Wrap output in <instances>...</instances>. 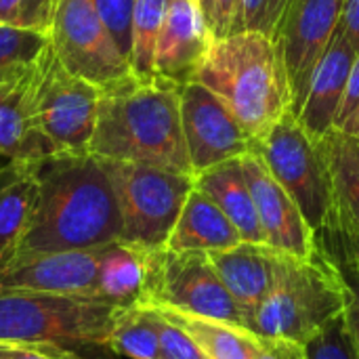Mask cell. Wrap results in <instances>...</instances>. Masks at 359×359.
Masks as SVG:
<instances>
[{
    "label": "cell",
    "instance_id": "10",
    "mask_svg": "<svg viewBox=\"0 0 359 359\" xmlns=\"http://www.w3.org/2000/svg\"><path fill=\"white\" fill-rule=\"evenodd\" d=\"M50 50L74 76L107 88L133 76L130 63L95 13L90 0H57Z\"/></svg>",
    "mask_w": 359,
    "mask_h": 359
},
{
    "label": "cell",
    "instance_id": "18",
    "mask_svg": "<svg viewBox=\"0 0 359 359\" xmlns=\"http://www.w3.org/2000/svg\"><path fill=\"white\" fill-rule=\"evenodd\" d=\"M32 72L0 95V156L23 164L59 154L40 130L34 111Z\"/></svg>",
    "mask_w": 359,
    "mask_h": 359
},
{
    "label": "cell",
    "instance_id": "3",
    "mask_svg": "<svg viewBox=\"0 0 359 359\" xmlns=\"http://www.w3.org/2000/svg\"><path fill=\"white\" fill-rule=\"evenodd\" d=\"M194 82L206 86L227 105L252 143L292 111V93L280 46L271 36L259 32L212 40Z\"/></svg>",
    "mask_w": 359,
    "mask_h": 359
},
{
    "label": "cell",
    "instance_id": "16",
    "mask_svg": "<svg viewBox=\"0 0 359 359\" xmlns=\"http://www.w3.org/2000/svg\"><path fill=\"white\" fill-rule=\"evenodd\" d=\"M355 57L358 50L351 46L339 25L328 42V48L316 65L307 97L297 114L299 124L311 139L322 141L334 128Z\"/></svg>",
    "mask_w": 359,
    "mask_h": 359
},
{
    "label": "cell",
    "instance_id": "40",
    "mask_svg": "<svg viewBox=\"0 0 359 359\" xmlns=\"http://www.w3.org/2000/svg\"><path fill=\"white\" fill-rule=\"evenodd\" d=\"M196 2H198V6H200L202 15H204V19H206V25H208V17H210V4H212V0H196Z\"/></svg>",
    "mask_w": 359,
    "mask_h": 359
},
{
    "label": "cell",
    "instance_id": "42",
    "mask_svg": "<svg viewBox=\"0 0 359 359\" xmlns=\"http://www.w3.org/2000/svg\"><path fill=\"white\" fill-rule=\"evenodd\" d=\"M4 90H6V88H0V95H2V93H4Z\"/></svg>",
    "mask_w": 359,
    "mask_h": 359
},
{
    "label": "cell",
    "instance_id": "27",
    "mask_svg": "<svg viewBox=\"0 0 359 359\" xmlns=\"http://www.w3.org/2000/svg\"><path fill=\"white\" fill-rule=\"evenodd\" d=\"M48 44L50 40L46 34L0 25V88H8L25 78Z\"/></svg>",
    "mask_w": 359,
    "mask_h": 359
},
{
    "label": "cell",
    "instance_id": "26",
    "mask_svg": "<svg viewBox=\"0 0 359 359\" xmlns=\"http://www.w3.org/2000/svg\"><path fill=\"white\" fill-rule=\"evenodd\" d=\"M170 0H135L130 27V72L137 80L156 78V48Z\"/></svg>",
    "mask_w": 359,
    "mask_h": 359
},
{
    "label": "cell",
    "instance_id": "37",
    "mask_svg": "<svg viewBox=\"0 0 359 359\" xmlns=\"http://www.w3.org/2000/svg\"><path fill=\"white\" fill-rule=\"evenodd\" d=\"M341 29L359 53V0H343L341 11Z\"/></svg>",
    "mask_w": 359,
    "mask_h": 359
},
{
    "label": "cell",
    "instance_id": "15",
    "mask_svg": "<svg viewBox=\"0 0 359 359\" xmlns=\"http://www.w3.org/2000/svg\"><path fill=\"white\" fill-rule=\"evenodd\" d=\"M212 40L196 0H170L156 48V76L177 86L194 82Z\"/></svg>",
    "mask_w": 359,
    "mask_h": 359
},
{
    "label": "cell",
    "instance_id": "33",
    "mask_svg": "<svg viewBox=\"0 0 359 359\" xmlns=\"http://www.w3.org/2000/svg\"><path fill=\"white\" fill-rule=\"evenodd\" d=\"M0 359H80V355L59 345L0 341Z\"/></svg>",
    "mask_w": 359,
    "mask_h": 359
},
{
    "label": "cell",
    "instance_id": "32",
    "mask_svg": "<svg viewBox=\"0 0 359 359\" xmlns=\"http://www.w3.org/2000/svg\"><path fill=\"white\" fill-rule=\"evenodd\" d=\"M158 343H160V359H206L196 347V343L179 326L170 324L160 313H158Z\"/></svg>",
    "mask_w": 359,
    "mask_h": 359
},
{
    "label": "cell",
    "instance_id": "41",
    "mask_svg": "<svg viewBox=\"0 0 359 359\" xmlns=\"http://www.w3.org/2000/svg\"><path fill=\"white\" fill-rule=\"evenodd\" d=\"M8 162H11V160H6L4 156H0V170H2V168H4V166L8 164Z\"/></svg>",
    "mask_w": 359,
    "mask_h": 359
},
{
    "label": "cell",
    "instance_id": "14",
    "mask_svg": "<svg viewBox=\"0 0 359 359\" xmlns=\"http://www.w3.org/2000/svg\"><path fill=\"white\" fill-rule=\"evenodd\" d=\"M101 248L17 255L0 267V292L93 297Z\"/></svg>",
    "mask_w": 359,
    "mask_h": 359
},
{
    "label": "cell",
    "instance_id": "2",
    "mask_svg": "<svg viewBox=\"0 0 359 359\" xmlns=\"http://www.w3.org/2000/svg\"><path fill=\"white\" fill-rule=\"evenodd\" d=\"M88 154L194 175L181 126V86L130 76L101 88Z\"/></svg>",
    "mask_w": 359,
    "mask_h": 359
},
{
    "label": "cell",
    "instance_id": "21",
    "mask_svg": "<svg viewBox=\"0 0 359 359\" xmlns=\"http://www.w3.org/2000/svg\"><path fill=\"white\" fill-rule=\"evenodd\" d=\"M194 187L206 194L221 212L231 221L244 242L265 244L263 229L257 217L252 194L242 172L240 158L217 164L208 170L194 175Z\"/></svg>",
    "mask_w": 359,
    "mask_h": 359
},
{
    "label": "cell",
    "instance_id": "35",
    "mask_svg": "<svg viewBox=\"0 0 359 359\" xmlns=\"http://www.w3.org/2000/svg\"><path fill=\"white\" fill-rule=\"evenodd\" d=\"M255 359H305V347L282 339H261Z\"/></svg>",
    "mask_w": 359,
    "mask_h": 359
},
{
    "label": "cell",
    "instance_id": "34",
    "mask_svg": "<svg viewBox=\"0 0 359 359\" xmlns=\"http://www.w3.org/2000/svg\"><path fill=\"white\" fill-rule=\"evenodd\" d=\"M238 8H240V0H212L210 17H208V29H210L215 40L225 38L233 32Z\"/></svg>",
    "mask_w": 359,
    "mask_h": 359
},
{
    "label": "cell",
    "instance_id": "29",
    "mask_svg": "<svg viewBox=\"0 0 359 359\" xmlns=\"http://www.w3.org/2000/svg\"><path fill=\"white\" fill-rule=\"evenodd\" d=\"M288 4L290 0H240L231 34L259 32L273 38Z\"/></svg>",
    "mask_w": 359,
    "mask_h": 359
},
{
    "label": "cell",
    "instance_id": "17",
    "mask_svg": "<svg viewBox=\"0 0 359 359\" xmlns=\"http://www.w3.org/2000/svg\"><path fill=\"white\" fill-rule=\"evenodd\" d=\"M208 259L229 297L240 307L248 328L252 313L273 288L278 252L267 244L240 242L233 248L208 252Z\"/></svg>",
    "mask_w": 359,
    "mask_h": 359
},
{
    "label": "cell",
    "instance_id": "36",
    "mask_svg": "<svg viewBox=\"0 0 359 359\" xmlns=\"http://www.w3.org/2000/svg\"><path fill=\"white\" fill-rule=\"evenodd\" d=\"M359 105V53L353 61V67H351V74H349V80H347V88H345V97H343V103H341V109H339V116H337V122H334V128L341 126Z\"/></svg>",
    "mask_w": 359,
    "mask_h": 359
},
{
    "label": "cell",
    "instance_id": "20",
    "mask_svg": "<svg viewBox=\"0 0 359 359\" xmlns=\"http://www.w3.org/2000/svg\"><path fill=\"white\" fill-rule=\"evenodd\" d=\"M320 145L332 179L334 233L349 238L359 246V137L332 128Z\"/></svg>",
    "mask_w": 359,
    "mask_h": 359
},
{
    "label": "cell",
    "instance_id": "38",
    "mask_svg": "<svg viewBox=\"0 0 359 359\" xmlns=\"http://www.w3.org/2000/svg\"><path fill=\"white\" fill-rule=\"evenodd\" d=\"M345 322H347V328H349V334H351V341L359 358V290H355V297L345 311Z\"/></svg>",
    "mask_w": 359,
    "mask_h": 359
},
{
    "label": "cell",
    "instance_id": "39",
    "mask_svg": "<svg viewBox=\"0 0 359 359\" xmlns=\"http://www.w3.org/2000/svg\"><path fill=\"white\" fill-rule=\"evenodd\" d=\"M337 130H341V133H345V135H353V137H359V105L358 109L341 124V126H337Z\"/></svg>",
    "mask_w": 359,
    "mask_h": 359
},
{
    "label": "cell",
    "instance_id": "25",
    "mask_svg": "<svg viewBox=\"0 0 359 359\" xmlns=\"http://www.w3.org/2000/svg\"><path fill=\"white\" fill-rule=\"evenodd\" d=\"M109 351L126 359H160L158 313L147 305H133L118 313Z\"/></svg>",
    "mask_w": 359,
    "mask_h": 359
},
{
    "label": "cell",
    "instance_id": "4",
    "mask_svg": "<svg viewBox=\"0 0 359 359\" xmlns=\"http://www.w3.org/2000/svg\"><path fill=\"white\" fill-rule=\"evenodd\" d=\"M353 297V284L324 244L309 257L278 252L273 288L252 313L248 330L259 339H282L305 347L347 311Z\"/></svg>",
    "mask_w": 359,
    "mask_h": 359
},
{
    "label": "cell",
    "instance_id": "11",
    "mask_svg": "<svg viewBox=\"0 0 359 359\" xmlns=\"http://www.w3.org/2000/svg\"><path fill=\"white\" fill-rule=\"evenodd\" d=\"M343 0H290L273 40L280 46L297 116L318 61L341 23Z\"/></svg>",
    "mask_w": 359,
    "mask_h": 359
},
{
    "label": "cell",
    "instance_id": "5",
    "mask_svg": "<svg viewBox=\"0 0 359 359\" xmlns=\"http://www.w3.org/2000/svg\"><path fill=\"white\" fill-rule=\"evenodd\" d=\"M120 311L93 297L0 292V341L107 349Z\"/></svg>",
    "mask_w": 359,
    "mask_h": 359
},
{
    "label": "cell",
    "instance_id": "22",
    "mask_svg": "<svg viewBox=\"0 0 359 359\" xmlns=\"http://www.w3.org/2000/svg\"><path fill=\"white\" fill-rule=\"evenodd\" d=\"M164 320L179 326L202 351L206 359H255L261 347V339L244 326L189 316L175 309L151 307Z\"/></svg>",
    "mask_w": 359,
    "mask_h": 359
},
{
    "label": "cell",
    "instance_id": "30",
    "mask_svg": "<svg viewBox=\"0 0 359 359\" xmlns=\"http://www.w3.org/2000/svg\"><path fill=\"white\" fill-rule=\"evenodd\" d=\"M305 359H359L345 322V313L330 322L305 345Z\"/></svg>",
    "mask_w": 359,
    "mask_h": 359
},
{
    "label": "cell",
    "instance_id": "23",
    "mask_svg": "<svg viewBox=\"0 0 359 359\" xmlns=\"http://www.w3.org/2000/svg\"><path fill=\"white\" fill-rule=\"evenodd\" d=\"M34 198L36 179L32 164L8 162L0 170V267L17 255L29 223Z\"/></svg>",
    "mask_w": 359,
    "mask_h": 359
},
{
    "label": "cell",
    "instance_id": "8",
    "mask_svg": "<svg viewBox=\"0 0 359 359\" xmlns=\"http://www.w3.org/2000/svg\"><path fill=\"white\" fill-rule=\"evenodd\" d=\"M139 305L164 307L246 328V320L217 276L206 252H145V282Z\"/></svg>",
    "mask_w": 359,
    "mask_h": 359
},
{
    "label": "cell",
    "instance_id": "24",
    "mask_svg": "<svg viewBox=\"0 0 359 359\" xmlns=\"http://www.w3.org/2000/svg\"><path fill=\"white\" fill-rule=\"evenodd\" d=\"M145 282V252L114 242L101 248L95 299L114 307L139 305Z\"/></svg>",
    "mask_w": 359,
    "mask_h": 359
},
{
    "label": "cell",
    "instance_id": "31",
    "mask_svg": "<svg viewBox=\"0 0 359 359\" xmlns=\"http://www.w3.org/2000/svg\"><path fill=\"white\" fill-rule=\"evenodd\" d=\"M90 4L128 61L130 59V42H133L130 27H133L135 0H90Z\"/></svg>",
    "mask_w": 359,
    "mask_h": 359
},
{
    "label": "cell",
    "instance_id": "13",
    "mask_svg": "<svg viewBox=\"0 0 359 359\" xmlns=\"http://www.w3.org/2000/svg\"><path fill=\"white\" fill-rule=\"evenodd\" d=\"M240 164L252 194L265 244L288 257H309L318 252L322 242L309 227L297 202L267 170L265 162L255 151H248L240 158Z\"/></svg>",
    "mask_w": 359,
    "mask_h": 359
},
{
    "label": "cell",
    "instance_id": "12",
    "mask_svg": "<svg viewBox=\"0 0 359 359\" xmlns=\"http://www.w3.org/2000/svg\"><path fill=\"white\" fill-rule=\"evenodd\" d=\"M181 126L194 175L238 160L255 145L227 105L198 82L181 86Z\"/></svg>",
    "mask_w": 359,
    "mask_h": 359
},
{
    "label": "cell",
    "instance_id": "1",
    "mask_svg": "<svg viewBox=\"0 0 359 359\" xmlns=\"http://www.w3.org/2000/svg\"><path fill=\"white\" fill-rule=\"evenodd\" d=\"M32 172L36 198L17 255L95 250L120 242V210L99 158L59 151L34 162Z\"/></svg>",
    "mask_w": 359,
    "mask_h": 359
},
{
    "label": "cell",
    "instance_id": "9",
    "mask_svg": "<svg viewBox=\"0 0 359 359\" xmlns=\"http://www.w3.org/2000/svg\"><path fill=\"white\" fill-rule=\"evenodd\" d=\"M34 111L44 137L57 151L88 154L101 88L69 74L48 48L32 72Z\"/></svg>",
    "mask_w": 359,
    "mask_h": 359
},
{
    "label": "cell",
    "instance_id": "19",
    "mask_svg": "<svg viewBox=\"0 0 359 359\" xmlns=\"http://www.w3.org/2000/svg\"><path fill=\"white\" fill-rule=\"evenodd\" d=\"M240 242H244L242 236L221 212V208L206 194L194 187L166 242V250L208 255L233 248Z\"/></svg>",
    "mask_w": 359,
    "mask_h": 359
},
{
    "label": "cell",
    "instance_id": "7",
    "mask_svg": "<svg viewBox=\"0 0 359 359\" xmlns=\"http://www.w3.org/2000/svg\"><path fill=\"white\" fill-rule=\"evenodd\" d=\"M252 151L297 202L318 240L337 231L334 194L326 156L320 141L305 133L292 111L278 120L255 143Z\"/></svg>",
    "mask_w": 359,
    "mask_h": 359
},
{
    "label": "cell",
    "instance_id": "28",
    "mask_svg": "<svg viewBox=\"0 0 359 359\" xmlns=\"http://www.w3.org/2000/svg\"><path fill=\"white\" fill-rule=\"evenodd\" d=\"M57 0H0V25L50 34Z\"/></svg>",
    "mask_w": 359,
    "mask_h": 359
},
{
    "label": "cell",
    "instance_id": "6",
    "mask_svg": "<svg viewBox=\"0 0 359 359\" xmlns=\"http://www.w3.org/2000/svg\"><path fill=\"white\" fill-rule=\"evenodd\" d=\"M101 166L116 194L122 223L120 242L143 252L166 248L194 189V175L118 160H101Z\"/></svg>",
    "mask_w": 359,
    "mask_h": 359
}]
</instances>
